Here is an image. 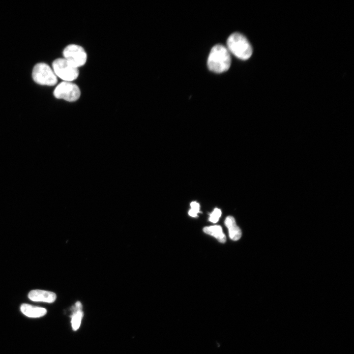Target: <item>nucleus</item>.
<instances>
[{
	"instance_id": "nucleus-1",
	"label": "nucleus",
	"mask_w": 354,
	"mask_h": 354,
	"mask_svg": "<svg viewBox=\"0 0 354 354\" xmlns=\"http://www.w3.org/2000/svg\"><path fill=\"white\" fill-rule=\"evenodd\" d=\"M230 54L223 45L213 46L209 54L207 64L208 69L215 73H221L228 70L231 65Z\"/></svg>"
},
{
	"instance_id": "nucleus-2",
	"label": "nucleus",
	"mask_w": 354,
	"mask_h": 354,
	"mask_svg": "<svg viewBox=\"0 0 354 354\" xmlns=\"http://www.w3.org/2000/svg\"><path fill=\"white\" fill-rule=\"evenodd\" d=\"M227 49L239 59L246 60L252 54V46L247 39L238 32L232 33L227 41Z\"/></svg>"
},
{
	"instance_id": "nucleus-3",
	"label": "nucleus",
	"mask_w": 354,
	"mask_h": 354,
	"mask_svg": "<svg viewBox=\"0 0 354 354\" xmlns=\"http://www.w3.org/2000/svg\"><path fill=\"white\" fill-rule=\"evenodd\" d=\"M52 69L57 76L64 81L72 82L78 77V68L64 58L55 59L52 63Z\"/></svg>"
},
{
	"instance_id": "nucleus-4",
	"label": "nucleus",
	"mask_w": 354,
	"mask_h": 354,
	"mask_svg": "<svg viewBox=\"0 0 354 354\" xmlns=\"http://www.w3.org/2000/svg\"><path fill=\"white\" fill-rule=\"evenodd\" d=\"M32 77L34 81L41 85L54 86L57 82V77L53 70L46 63H38L34 66Z\"/></svg>"
},
{
	"instance_id": "nucleus-5",
	"label": "nucleus",
	"mask_w": 354,
	"mask_h": 354,
	"mask_svg": "<svg viewBox=\"0 0 354 354\" xmlns=\"http://www.w3.org/2000/svg\"><path fill=\"white\" fill-rule=\"evenodd\" d=\"M53 93L58 99L73 102L79 98L81 91L79 87L75 84L71 82L63 81L57 86Z\"/></svg>"
},
{
	"instance_id": "nucleus-6",
	"label": "nucleus",
	"mask_w": 354,
	"mask_h": 354,
	"mask_svg": "<svg viewBox=\"0 0 354 354\" xmlns=\"http://www.w3.org/2000/svg\"><path fill=\"white\" fill-rule=\"evenodd\" d=\"M64 58L78 68L84 65L87 59V55L84 49L78 45L70 44L63 50Z\"/></svg>"
},
{
	"instance_id": "nucleus-7",
	"label": "nucleus",
	"mask_w": 354,
	"mask_h": 354,
	"mask_svg": "<svg viewBox=\"0 0 354 354\" xmlns=\"http://www.w3.org/2000/svg\"><path fill=\"white\" fill-rule=\"evenodd\" d=\"M29 298L33 301L52 303L55 301L57 296L55 293L41 290H33L28 294Z\"/></svg>"
},
{
	"instance_id": "nucleus-8",
	"label": "nucleus",
	"mask_w": 354,
	"mask_h": 354,
	"mask_svg": "<svg viewBox=\"0 0 354 354\" xmlns=\"http://www.w3.org/2000/svg\"><path fill=\"white\" fill-rule=\"evenodd\" d=\"M20 309L23 314L30 318H39L47 313V310L42 307L34 306L24 303L21 305Z\"/></svg>"
},
{
	"instance_id": "nucleus-9",
	"label": "nucleus",
	"mask_w": 354,
	"mask_h": 354,
	"mask_svg": "<svg viewBox=\"0 0 354 354\" xmlns=\"http://www.w3.org/2000/svg\"><path fill=\"white\" fill-rule=\"evenodd\" d=\"M226 226L228 228L230 238L237 240L241 236V231L237 226L235 218L231 216H227L225 220Z\"/></svg>"
},
{
	"instance_id": "nucleus-10",
	"label": "nucleus",
	"mask_w": 354,
	"mask_h": 354,
	"mask_svg": "<svg viewBox=\"0 0 354 354\" xmlns=\"http://www.w3.org/2000/svg\"><path fill=\"white\" fill-rule=\"evenodd\" d=\"M82 305L80 301L75 303L73 312L71 316V325L74 330H77L81 324L83 312L82 310Z\"/></svg>"
},
{
	"instance_id": "nucleus-11",
	"label": "nucleus",
	"mask_w": 354,
	"mask_h": 354,
	"mask_svg": "<svg viewBox=\"0 0 354 354\" xmlns=\"http://www.w3.org/2000/svg\"><path fill=\"white\" fill-rule=\"evenodd\" d=\"M203 231L206 234L214 236L221 243H225L226 241V236L223 234L220 226L206 227L204 228Z\"/></svg>"
},
{
	"instance_id": "nucleus-12",
	"label": "nucleus",
	"mask_w": 354,
	"mask_h": 354,
	"mask_svg": "<svg viewBox=\"0 0 354 354\" xmlns=\"http://www.w3.org/2000/svg\"><path fill=\"white\" fill-rule=\"evenodd\" d=\"M191 209L189 210L188 214L192 217H197V213L200 212V205L196 202H192L190 204Z\"/></svg>"
},
{
	"instance_id": "nucleus-13",
	"label": "nucleus",
	"mask_w": 354,
	"mask_h": 354,
	"mask_svg": "<svg viewBox=\"0 0 354 354\" xmlns=\"http://www.w3.org/2000/svg\"><path fill=\"white\" fill-rule=\"evenodd\" d=\"M221 215V211L220 209L215 208L213 212L210 214L209 220L214 223H216Z\"/></svg>"
}]
</instances>
